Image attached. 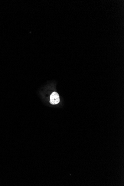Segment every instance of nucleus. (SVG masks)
I'll use <instances>...</instances> for the list:
<instances>
[{"label": "nucleus", "instance_id": "f257e3e1", "mask_svg": "<svg viewBox=\"0 0 124 186\" xmlns=\"http://www.w3.org/2000/svg\"><path fill=\"white\" fill-rule=\"evenodd\" d=\"M50 103L53 105H55L59 103L60 102V96L56 92H54L50 97Z\"/></svg>", "mask_w": 124, "mask_h": 186}]
</instances>
